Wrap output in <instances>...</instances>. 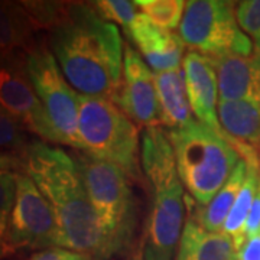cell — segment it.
<instances>
[{"label": "cell", "mask_w": 260, "mask_h": 260, "mask_svg": "<svg viewBox=\"0 0 260 260\" xmlns=\"http://www.w3.org/2000/svg\"><path fill=\"white\" fill-rule=\"evenodd\" d=\"M51 51L65 80L78 94L116 103L123 81L124 47L117 25L87 3H70L51 30Z\"/></svg>", "instance_id": "obj_1"}, {"label": "cell", "mask_w": 260, "mask_h": 260, "mask_svg": "<svg viewBox=\"0 0 260 260\" xmlns=\"http://www.w3.org/2000/svg\"><path fill=\"white\" fill-rule=\"evenodd\" d=\"M22 172L51 205L59 227V249L107 260L102 233L73 155L42 140L29 143Z\"/></svg>", "instance_id": "obj_2"}, {"label": "cell", "mask_w": 260, "mask_h": 260, "mask_svg": "<svg viewBox=\"0 0 260 260\" xmlns=\"http://www.w3.org/2000/svg\"><path fill=\"white\" fill-rule=\"evenodd\" d=\"M175 152L181 184L198 205L210 204L242 160L239 142L192 120L167 132Z\"/></svg>", "instance_id": "obj_3"}, {"label": "cell", "mask_w": 260, "mask_h": 260, "mask_svg": "<svg viewBox=\"0 0 260 260\" xmlns=\"http://www.w3.org/2000/svg\"><path fill=\"white\" fill-rule=\"evenodd\" d=\"M74 159L104 240L106 257L126 253L138 227V205L129 177L119 167L84 152H77Z\"/></svg>", "instance_id": "obj_4"}, {"label": "cell", "mask_w": 260, "mask_h": 260, "mask_svg": "<svg viewBox=\"0 0 260 260\" xmlns=\"http://www.w3.org/2000/svg\"><path fill=\"white\" fill-rule=\"evenodd\" d=\"M78 143V152L110 162L129 178L139 179V127L110 100L80 94Z\"/></svg>", "instance_id": "obj_5"}, {"label": "cell", "mask_w": 260, "mask_h": 260, "mask_svg": "<svg viewBox=\"0 0 260 260\" xmlns=\"http://www.w3.org/2000/svg\"><path fill=\"white\" fill-rule=\"evenodd\" d=\"M178 35L192 52L211 59L232 55L247 56L253 52L250 38L239 26L232 2H186Z\"/></svg>", "instance_id": "obj_6"}, {"label": "cell", "mask_w": 260, "mask_h": 260, "mask_svg": "<svg viewBox=\"0 0 260 260\" xmlns=\"http://www.w3.org/2000/svg\"><path fill=\"white\" fill-rule=\"evenodd\" d=\"M26 68L59 145L80 150L78 143V97L65 80L55 56L45 42H37L26 51Z\"/></svg>", "instance_id": "obj_7"}, {"label": "cell", "mask_w": 260, "mask_h": 260, "mask_svg": "<svg viewBox=\"0 0 260 260\" xmlns=\"http://www.w3.org/2000/svg\"><path fill=\"white\" fill-rule=\"evenodd\" d=\"M6 244L16 253L59 247L55 214L35 182L23 172H16V195Z\"/></svg>", "instance_id": "obj_8"}, {"label": "cell", "mask_w": 260, "mask_h": 260, "mask_svg": "<svg viewBox=\"0 0 260 260\" xmlns=\"http://www.w3.org/2000/svg\"><path fill=\"white\" fill-rule=\"evenodd\" d=\"M0 107L25 132L47 143L59 145L26 68V52L19 51L0 58Z\"/></svg>", "instance_id": "obj_9"}, {"label": "cell", "mask_w": 260, "mask_h": 260, "mask_svg": "<svg viewBox=\"0 0 260 260\" xmlns=\"http://www.w3.org/2000/svg\"><path fill=\"white\" fill-rule=\"evenodd\" d=\"M153 200L149 213L140 260H174L184 230L185 200L181 179L152 188Z\"/></svg>", "instance_id": "obj_10"}, {"label": "cell", "mask_w": 260, "mask_h": 260, "mask_svg": "<svg viewBox=\"0 0 260 260\" xmlns=\"http://www.w3.org/2000/svg\"><path fill=\"white\" fill-rule=\"evenodd\" d=\"M114 104L136 126L143 129L160 126L155 74L143 58L129 45L124 47L123 81Z\"/></svg>", "instance_id": "obj_11"}, {"label": "cell", "mask_w": 260, "mask_h": 260, "mask_svg": "<svg viewBox=\"0 0 260 260\" xmlns=\"http://www.w3.org/2000/svg\"><path fill=\"white\" fill-rule=\"evenodd\" d=\"M186 94L192 114L201 124L217 135L230 138L218 119V78L211 58L198 52H188L182 61ZM232 139V138H230Z\"/></svg>", "instance_id": "obj_12"}, {"label": "cell", "mask_w": 260, "mask_h": 260, "mask_svg": "<svg viewBox=\"0 0 260 260\" xmlns=\"http://www.w3.org/2000/svg\"><path fill=\"white\" fill-rule=\"evenodd\" d=\"M126 32L140 51L143 61L155 70V73L181 68L185 45L178 34L159 28L143 13L138 15Z\"/></svg>", "instance_id": "obj_13"}, {"label": "cell", "mask_w": 260, "mask_h": 260, "mask_svg": "<svg viewBox=\"0 0 260 260\" xmlns=\"http://www.w3.org/2000/svg\"><path fill=\"white\" fill-rule=\"evenodd\" d=\"M220 100H244L260 104V51L247 56L213 58Z\"/></svg>", "instance_id": "obj_14"}, {"label": "cell", "mask_w": 260, "mask_h": 260, "mask_svg": "<svg viewBox=\"0 0 260 260\" xmlns=\"http://www.w3.org/2000/svg\"><path fill=\"white\" fill-rule=\"evenodd\" d=\"M140 167L152 188L179 179L175 152L160 126L143 129L140 142Z\"/></svg>", "instance_id": "obj_15"}, {"label": "cell", "mask_w": 260, "mask_h": 260, "mask_svg": "<svg viewBox=\"0 0 260 260\" xmlns=\"http://www.w3.org/2000/svg\"><path fill=\"white\" fill-rule=\"evenodd\" d=\"M160 126L179 129L194 120L182 70L155 73Z\"/></svg>", "instance_id": "obj_16"}, {"label": "cell", "mask_w": 260, "mask_h": 260, "mask_svg": "<svg viewBox=\"0 0 260 260\" xmlns=\"http://www.w3.org/2000/svg\"><path fill=\"white\" fill-rule=\"evenodd\" d=\"M175 260H236V249L232 239L224 233L208 232L194 218H188Z\"/></svg>", "instance_id": "obj_17"}, {"label": "cell", "mask_w": 260, "mask_h": 260, "mask_svg": "<svg viewBox=\"0 0 260 260\" xmlns=\"http://www.w3.org/2000/svg\"><path fill=\"white\" fill-rule=\"evenodd\" d=\"M218 119L233 140L256 152L260 150V104L244 100H220Z\"/></svg>", "instance_id": "obj_18"}, {"label": "cell", "mask_w": 260, "mask_h": 260, "mask_svg": "<svg viewBox=\"0 0 260 260\" xmlns=\"http://www.w3.org/2000/svg\"><path fill=\"white\" fill-rule=\"evenodd\" d=\"M37 32L22 2L0 0V58L29 51L37 44Z\"/></svg>", "instance_id": "obj_19"}, {"label": "cell", "mask_w": 260, "mask_h": 260, "mask_svg": "<svg viewBox=\"0 0 260 260\" xmlns=\"http://www.w3.org/2000/svg\"><path fill=\"white\" fill-rule=\"evenodd\" d=\"M247 175V162L242 159L236 169L233 171L232 177L223 185V188L215 194L210 204L197 210L194 218L203 229L213 233H223V227L229 214L232 211L236 198L242 189L243 184Z\"/></svg>", "instance_id": "obj_20"}, {"label": "cell", "mask_w": 260, "mask_h": 260, "mask_svg": "<svg viewBox=\"0 0 260 260\" xmlns=\"http://www.w3.org/2000/svg\"><path fill=\"white\" fill-rule=\"evenodd\" d=\"M244 160L247 162L246 181L223 227V233L232 239L236 250L242 246V243L246 239V223L260 181V156L244 159Z\"/></svg>", "instance_id": "obj_21"}, {"label": "cell", "mask_w": 260, "mask_h": 260, "mask_svg": "<svg viewBox=\"0 0 260 260\" xmlns=\"http://www.w3.org/2000/svg\"><path fill=\"white\" fill-rule=\"evenodd\" d=\"M135 5L159 28L174 30L179 28L185 12L184 0H136Z\"/></svg>", "instance_id": "obj_22"}, {"label": "cell", "mask_w": 260, "mask_h": 260, "mask_svg": "<svg viewBox=\"0 0 260 260\" xmlns=\"http://www.w3.org/2000/svg\"><path fill=\"white\" fill-rule=\"evenodd\" d=\"M29 143L23 127L0 107V152L22 159Z\"/></svg>", "instance_id": "obj_23"}, {"label": "cell", "mask_w": 260, "mask_h": 260, "mask_svg": "<svg viewBox=\"0 0 260 260\" xmlns=\"http://www.w3.org/2000/svg\"><path fill=\"white\" fill-rule=\"evenodd\" d=\"M91 6L106 22L117 23L124 29L129 28L139 15L135 2L129 0H99L91 3Z\"/></svg>", "instance_id": "obj_24"}, {"label": "cell", "mask_w": 260, "mask_h": 260, "mask_svg": "<svg viewBox=\"0 0 260 260\" xmlns=\"http://www.w3.org/2000/svg\"><path fill=\"white\" fill-rule=\"evenodd\" d=\"M16 195V172L0 171V246H8L10 214ZM9 247V246H8Z\"/></svg>", "instance_id": "obj_25"}, {"label": "cell", "mask_w": 260, "mask_h": 260, "mask_svg": "<svg viewBox=\"0 0 260 260\" xmlns=\"http://www.w3.org/2000/svg\"><path fill=\"white\" fill-rule=\"evenodd\" d=\"M236 18L240 29L254 41V49L260 51V0L240 2L236 8Z\"/></svg>", "instance_id": "obj_26"}, {"label": "cell", "mask_w": 260, "mask_h": 260, "mask_svg": "<svg viewBox=\"0 0 260 260\" xmlns=\"http://www.w3.org/2000/svg\"><path fill=\"white\" fill-rule=\"evenodd\" d=\"M236 260H260V233L244 239L236 250Z\"/></svg>", "instance_id": "obj_27"}, {"label": "cell", "mask_w": 260, "mask_h": 260, "mask_svg": "<svg viewBox=\"0 0 260 260\" xmlns=\"http://www.w3.org/2000/svg\"><path fill=\"white\" fill-rule=\"evenodd\" d=\"M257 233H260V181L259 186H257V192H256V197H254L253 204H251L247 223H246V237L257 234Z\"/></svg>", "instance_id": "obj_28"}, {"label": "cell", "mask_w": 260, "mask_h": 260, "mask_svg": "<svg viewBox=\"0 0 260 260\" xmlns=\"http://www.w3.org/2000/svg\"><path fill=\"white\" fill-rule=\"evenodd\" d=\"M73 251L59 249V247H52V249H45V250H38L29 256L28 260H70L73 257Z\"/></svg>", "instance_id": "obj_29"}, {"label": "cell", "mask_w": 260, "mask_h": 260, "mask_svg": "<svg viewBox=\"0 0 260 260\" xmlns=\"http://www.w3.org/2000/svg\"><path fill=\"white\" fill-rule=\"evenodd\" d=\"M22 159L12 155V153H5L0 152V171H15V172H22Z\"/></svg>", "instance_id": "obj_30"}, {"label": "cell", "mask_w": 260, "mask_h": 260, "mask_svg": "<svg viewBox=\"0 0 260 260\" xmlns=\"http://www.w3.org/2000/svg\"><path fill=\"white\" fill-rule=\"evenodd\" d=\"M13 254H16V251H13L8 246H0V260H6Z\"/></svg>", "instance_id": "obj_31"}, {"label": "cell", "mask_w": 260, "mask_h": 260, "mask_svg": "<svg viewBox=\"0 0 260 260\" xmlns=\"http://www.w3.org/2000/svg\"><path fill=\"white\" fill-rule=\"evenodd\" d=\"M70 260H97L94 259L93 256H88V254H80V253H74L73 257Z\"/></svg>", "instance_id": "obj_32"}, {"label": "cell", "mask_w": 260, "mask_h": 260, "mask_svg": "<svg viewBox=\"0 0 260 260\" xmlns=\"http://www.w3.org/2000/svg\"><path fill=\"white\" fill-rule=\"evenodd\" d=\"M6 260H20V259H19V257H16V256L13 254V256H10V257H8Z\"/></svg>", "instance_id": "obj_33"}]
</instances>
